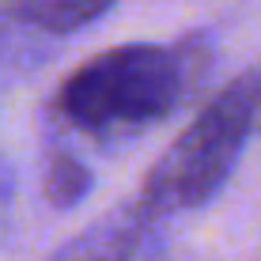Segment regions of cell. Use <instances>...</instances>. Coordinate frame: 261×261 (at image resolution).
I'll return each mask as SVG.
<instances>
[{
    "label": "cell",
    "mask_w": 261,
    "mask_h": 261,
    "mask_svg": "<svg viewBox=\"0 0 261 261\" xmlns=\"http://www.w3.org/2000/svg\"><path fill=\"white\" fill-rule=\"evenodd\" d=\"M144 227H148V220L133 204H125V208L91 223V227H84L65 246H57L46 261H137Z\"/></svg>",
    "instance_id": "3957f363"
},
{
    "label": "cell",
    "mask_w": 261,
    "mask_h": 261,
    "mask_svg": "<svg viewBox=\"0 0 261 261\" xmlns=\"http://www.w3.org/2000/svg\"><path fill=\"white\" fill-rule=\"evenodd\" d=\"M91 190V170L72 148H53L42 170V193L53 208H72Z\"/></svg>",
    "instance_id": "5b68a950"
},
{
    "label": "cell",
    "mask_w": 261,
    "mask_h": 261,
    "mask_svg": "<svg viewBox=\"0 0 261 261\" xmlns=\"http://www.w3.org/2000/svg\"><path fill=\"white\" fill-rule=\"evenodd\" d=\"M208 65L212 46L204 34L110 46L61 80L53 114L72 133L91 140L140 137L186 106Z\"/></svg>",
    "instance_id": "6da1fadb"
},
{
    "label": "cell",
    "mask_w": 261,
    "mask_h": 261,
    "mask_svg": "<svg viewBox=\"0 0 261 261\" xmlns=\"http://www.w3.org/2000/svg\"><path fill=\"white\" fill-rule=\"evenodd\" d=\"M239 87H242V98H246V114H250V129L261 133V68L239 76Z\"/></svg>",
    "instance_id": "8992f818"
},
{
    "label": "cell",
    "mask_w": 261,
    "mask_h": 261,
    "mask_svg": "<svg viewBox=\"0 0 261 261\" xmlns=\"http://www.w3.org/2000/svg\"><path fill=\"white\" fill-rule=\"evenodd\" d=\"M118 0H8V15L46 34H76L98 23Z\"/></svg>",
    "instance_id": "277c9868"
},
{
    "label": "cell",
    "mask_w": 261,
    "mask_h": 261,
    "mask_svg": "<svg viewBox=\"0 0 261 261\" xmlns=\"http://www.w3.org/2000/svg\"><path fill=\"white\" fill-rule=\"evenodd\" d=\"M250 137H254V129H250L246 98H242L239 80H231L151 163L133 208L151 223L163 216L193 212L208 204L227 186Z\"/></svg>",
    "instance_id": "7a4b0ae2"
}]
</instances>
